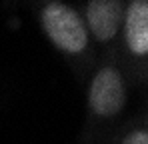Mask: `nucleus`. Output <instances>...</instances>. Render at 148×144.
<instances>
[{
	"mask_svg": "<svg viewBox=\"0 0 148 144\" xmlns=\"http://www.w3.org/2000/svg\"><path fill=\"white\" fill-rule=\"evenodd\" d=\"M124 8L126 2L122 0H90L78 8L94 48L110 54L112 48L118 46Z\"/></svg>",
	"mask_w": 148,
	"mask_h": 144,
	"instance_id": "nucleus-4",
	"label": "nucleus"
},
{
	"mask_svg": "<svg viewBox=\"0 0 148 144\" xmlns=\"http://www.w3.org/2000/svg\"><path fill=\"white\" fill-rule=\"evenodd\" d=\"M38 24L48 42L74 66L92 64L96 48L76 6L60 0L44 2L38 8Z\"/></svg>",
	"mask_w": 148,
	"mask_h": 144,
	"instance_id": "nucleus-2",
	"label": "nucleus"
},
{
	"mask_svg": "<svg viewBox=\"0 0 148 144\" xmlns=\"http://www.w3.org/2000/svg\"><path fill=\"white\" fill-rule=\"evenodd\" d=\"M114 144H148V128H146V122L140 120L138 124H130L126 126L120 136L116 138Z\"/></svg>",
	"mask_w": 148,
	"mask_h": 144,
	"instance_id": "nucleus-5",
	"label": "nucleus"
},
{
	"mask_svg": "<svg viewBox=\"0 0 148 144\" xmlns=\"http://www.w3.org/2000/svg\"><path fill=\"white\" fill-rule=\"evenodd\" d=\"M118 48L124 52L122 70L126 76H136L146 72L148 62V2L146 0H132L126 2L124 8L122 28L118 36Z\"/></svg>",
	"mask_w": 148,
	"mask_h": 144,
	"instance_id": "nucleus-3",
	"label": "nucleus"
},
{
	"mask_svg": "<svg viewBox=\"0 0 148 144\" xmlns=\"http://www.w3.org/2000/svg\"><path fill=\"white\" fill-rule=\"evenodd\" d=\"M130 102V78L120 60L106 58L90 74L86 90V124L92 132L114 126L124 116Z\"/></svg>",
	"mask_w": 148,
	"mask_h": 144,
	"instance_id": "nucleus-1",
	"label": "nucleus"
}]
</instances>
